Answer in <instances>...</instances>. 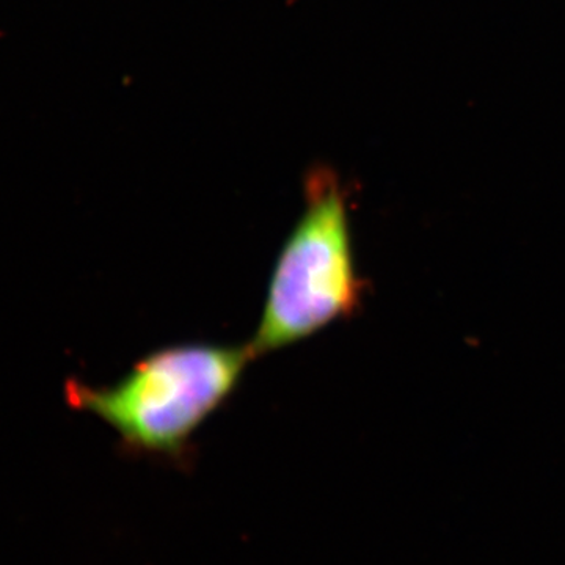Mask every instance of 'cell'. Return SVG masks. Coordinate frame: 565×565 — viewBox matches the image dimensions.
<instances>
[{
	"mask_svg": "<svg viewBox=\"0 0 565 565\" xmlns=\"http://www.w3.org/2000/svg\"><path fill=\"white\" fill-rule=\"evenodd\" d=\"M252 360L248 344L170 345L148 353L114 385L68 382L66 399L111 427L126 451L180 460Z\"/></svg>",
	"mask_w": 565,
	"mask_h": 565,
	"instance_id": "obj_1",
	"label": "cell"
},
{
	"mask_svg": "<svg viewBox=\"0 0 565 565\" xmlns=\"http://www.w3.org/2000/svg\"><path fill=\"white\" fill-rule=\"evenodd\" d=\"M305 189V210L278 253L262 319L248 343L255 359L313 337L355 313L362 302L340 182L316 170Z\"/></svg>",
	"mask_w": 565,
	"mask_h": 565,
	"instance_id": "obj_2",
	"label": "cell"
}]
</instances>
